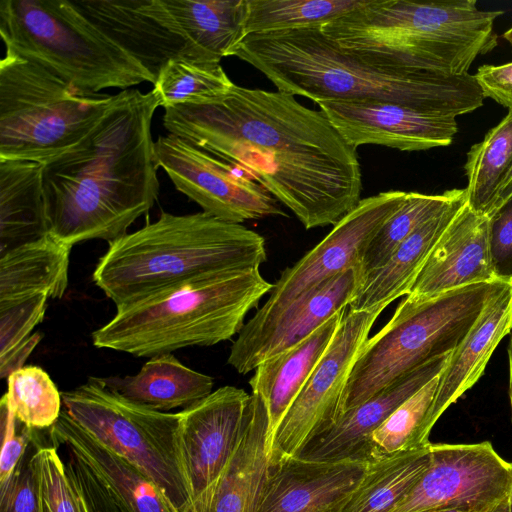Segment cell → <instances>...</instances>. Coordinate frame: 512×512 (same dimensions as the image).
Returning <instances> with one entry per match:
<instances>
[{"mask_svg": "<svg viewBox=\"0 0 512 512\" xmlns=\"http://www.w3.org/2000/svg\"><path fill=\"white\" fill-rule=\"evenodd\" d=\"M269 417L263 399L250 394L238 444L216 482L188 512H258L269 477Z\"/></svg>", "mask_w": 512, "mask_h": 512, "instance_id": "44dd1931", "label": "cell"}, {"mask_svg": "<svg viewBox=\"0 0 512 512\" xmlns=\"http://www.w3.org/2000/svg\"><path fill=\"white\" fill-rule=\"evenodd\" d=\"M512 332V282L485 307L438 376L435 410L441 416L483 375L500 341Z\"/></svg>", "mask_w": 512, "mask_h": 512, "instance_id": "4316f807", "label": "cell"}, {"mask_svg": "<svg viewBox=\"0 0 512 512\" xmlns=\"http://www.w3.org/2000/svg\"><path fill=\"white\" fill-rule=\"evenodd\" d=\"M249 397L243 389L223 386L180 411L177 458L190 505L216 482L233 454Z\"/></svg>", "mask_w": 512, "mask_h": 512, "instance_id": "9a60e30c", "label": "cell"}, {"mask_svg": "<svg viewBox=\"0 0 512 512\" xmlns=\"http://www.w3.org/2000/svg\"><path fill=\"white\" fill-rule=\"evenodd\" d=\"M502 37L512 45V27L504 32Z\"/></svg>", "mask_w": 512, "mask_h": 512, "instance_id": "681fc988", "label": "cell"}, {"mask_svg": "<svg viewBox=\"0 0 512 512\" xmlns=\"http://www.w3.org/2000/svg\"><path fill=\"white\" fill-rule=\"evenodd\" d=\"M49 436L54 446L69 448L85 462L122 512H177L155 482L92 438L64 409Z\"/></svg>", "mask_w": 512, "mask_h": 512, "instance_id": "603a6c76", "label": "cell"}, {"mask_svg": "<svg viewBox=\"0 0 512 512\" xmlns=\"http://www.w3.org/2000/svg\"><path fill=\"white\" fill-rule=\"evenodd\" d=\"M346 310L335 313L301 342L255 368L249 385L267 408L268 450L278 425L329 347Z\"/></svg>", "mask_w": 512, "mask_h": 512, "instance_id": "484cf974", "label": "cell"}, {"mask_svg": "<svg viewBox=\"0 0 512 512\" xmlns=\"http://www.w3.org/2000/svg\"><path fill=\"white\" fill-rule=\"evenodd\" d=\"M488 236L496 276L512 281V197L488 218Z\"/></svg>", "mask_w": 512, "mask_h": 512, "instance_id": "60d3db41", "label": "cell"}, {"mask_svg": "<svg viewBox=\"0 0 512 512\" xmlns=\"http://www.w3.org/2000/svg\"><path fill=\"white\" fill-rule=\"evenodd\" d=\"M72 247L48 234L0 254V307L37 295L61 298Z\"/></svg>", "mask_w": 512, "mask_h": 512, "instance_id": "83f0119b", "label": "cell"}, {"mask_svg": "<svg viewBox=\"0 0 512 512\" xmlns=\"http://www.w3.org/2000/svg\"><path fill=\"white\" fill-rule=\"evenodd\" d=\"M87 95L5 50L0 61V159L46 163L82 140L116 101Z\"/></svg>", "mask_w": 512, "mask_h": 512, "instance_id": "9c48e42d", "label": "cell"}, {"mask_svg": "<svg viewBox=\"0 0 512 512\" xmlns=\"http://www.w3.org/2000/svg\"><path fill=\"white\" fill-rule=\"evenodd\" d=\"M509 503V501H508ZM508 503H506L501 508L493 511V512H508ZM431 512H473V511H467V510H459V509H444V510H436Z\"/></svg>", "mask_w": 512, "mask_h": 512, "instance_id": "c3c4849f", "label": "cell"}, {"mask_svg": "<svg viewBox=\"0 0 512 512\" xmlns=\"http://www.w3.org/2000/svg\"><path fill=\"white\" fill-rule=\"evenodd\" d=\"M73 3L155 78L172 59L206 61L158 20L150 9L149 0H82Z\"/></svg>", "mask_w": 512, "mask_h": 512, "instance_id": "7402d4cb", "label": "cell"}, {"mask_svg": "<svg viewBox=\"0 0 512 512\" xmlns=\"http://www.w3.org/2000/svg\"><path fill=\"white\" fill-rule=\"evenodd\" d=\"M466 203V189H456L443 208L402 242L382 266L363 278L349 309L386 308L399 297L408 295L435 245Z\"/></svg>", "mask_w": 512, "mask_h": 512, "instance_id": "cb8c5ba5", "label": "cell"}, {"mask_svg": "<svg viewBox=\"0 0 512 512\" xmlns=\"http://www.w3.org/2000/svg\"><path fill=\"white\" fill-rule=\"evenodd\" d=\"M429 454L428 468L391 512H493L508 503L512 463L490 442L430 443Z\"/></svg>", "mask_w": 512, "mask_h": 512, "instance_id": "4fadbf2b", "label": "cell"}, {"mask_svg": "<svg viewBox=\"0 0 512 512\" xmlns=\"http://www.w3.org/2000/svg\"><path fill=\"white\" fill-rule=\"evenodd\" d=\"M48 299L47 295H37L0 307V355L32 335L44 318Z\"/></svg>", "mask_w": 512, "mask_h": 512, "instance_id": "f35d334b", "label": "cell"}, {"mask_svg": "<svg viewBox=\"0 0 512 512\" xmlns=\"http://www.w3.org/2000/svg\"><path fill=\"white\" fill-rule=\"evenodd\" d=\"M503 14L479 9L476 0H366L320 28L348 49L408 67L462 75L477 56L497 46L494 22Z\"/></svg>", "mask_w": 512, "mask_h": 512, "instance_id": "5b68a950", "label": "cell"}, {"mask_svg": "<svg viewBox=\"0 0 512 512\" xmlns=\"http://www.w3.org/2000/svg\"><path fill=\"white\" fill-rule=\"evenodd\" d=\"M438 376L401 404L374 431L373 461L422 449L430 443L429 434L440 418L434 406Z\"/></svg>", "mask_w": 512, "mask_h": 512, "instance_id": "d6a6232c", "label": "cell"}, {"mask_svg": "<svg viewBox=\"0 0 512 512\" xmlns=\"http://www.w3.org/2000/svg\"><path fill=\"white\" fill-rule=\"evenodd\" d=\"M512 167V112L471 146L464 165L467 204L489 218L497 193Z\"/></svg>", "mask_w": 512, "mask_h": 512, "instance_id": "1f68e13d", "label": "cell"}, {"mask_svg": "<svg viewBox=\"0 0 512 512\" xmlns=\"http://www.w3.org/2000/svg\"><path fill=\"white\" fill-rule=\"evenodd\" d=\"M5 50L33 61L78 91L127 90L156 78L67 0H2Z\"/></svg>", "mask_w": 512, "mask_h": 512, "instance_id": "52a82bcc", "label": "cell"}, {"mask_svg": "<svg viewBox=\"0 0 512 512\" xmlns=\"http://www.w3.org/2000/svg\"><path fill=\"white\" fill-rule=\"evenodd\" d=\"M272 288L259 269L188 283L117 308L114 317L92 333V342L98 348L149 358L212 346L239 334L246 315Z\"/></svg>", "mask_w": 512, "mask_h": 512, "instance_id": "8992f818", "label": "cell"}, {"mask_svg": "<svg viewBox=\"0 0 512 512\" xmlns=\"http://www.w3.org/2000/svg\"><path fill=\"white\" fill-rule=\"evenodd\" d=\"M508 512H512V490H511V494L509 497Z\"/></svg>", "mask_w": 512, "mask_h": 512, "instance_id": "f907efd6", "label": "cell"}, {"mask_svg": "<svg viewBox=\"0 0 512 512\" xmlns=\"http://www.w3.org/2000/svg\"><path fill=\"white\" fill-rule=\"evenodd\" d=\"M42 170L39 162L0 159V254L51 234Z\"/></svg>", "mask_w": 512, "mask_h": 512, "instance_id": "f1b7e54d", "label": "cell"}, {"mask_svg": "<svg viewBox=\"0 0 512 512\" xmlns=\"http://www.w3.org/2000/svg\"><path fill=\"white\" fill-rule=\"evenodd\" d=\"M158 107L153 90H123L82 140L43 164L53 236L71 246L111 243L153 207L159 166L151 127Z\"/></svg>", "mask_w": 512, "mask_h": 512, "instance_id": "7a4b0ae2", "label": "cell"}, {"mask_svg": "<svg viewBox=\"0 0 512 512\" xmlns=\"http://www.w3.org/2000/svg\"><path fill=\"white\" fill-rule=\"evenodd\" d=\"M164 111L169 134L241 169L306 229L337 224L361 200L357 148L294 95L234 84L218 99Z\"/></svg>", "mask_w": 512, "mask_h": 512, "instance_id": "6da1fadb", "label": "cell"}, {"mask_svg": "<svg viewBox=\"0 0 512 512\" xmlns=\"http://www.w3.org/2000/svg\"><path fill=\"white\" fill-rule=\"evenodd\" d=\"M362 281L363 273L357 265L322 283L256 335L246 340L236 339L228 364L238 373L247 374L264 360L301 342L335 313L347 309Z\"/></svg>", "mask_w": 512, "mask_h": 512, "instance_id": "ac0fdd59", "label": "cell"}, {"mask_svg": "<svg viewBox=\"0 0 512 512\" xmlns=\"http://www.w3.org/2000/svg\"><path fill=\"white\" fill-rule=\"evenodd\" d=\"M316 104L355 148L372 144L401 151H421L449 146L458 132L455 117L398 103L325 100Z\"/></svg>", "mask_w": 512, "mask_h": 512, "instance_id": "2e32d148", "label": "cell"}, {"mask_svg": "<svg viewBox=\"0 0 512 512\" xmlns=\"http://www.w3.org/2000/svg\"><path fill=\"white\" fill-rule=\"evenodd\" d=\"M488 218L466 203L445 230L417 276L407 298L431 299L465 286L494 282Z\"/></svg>", "mask_w": 512, "mask_h": 512, "instance_id": "d6986e66", "label": "cell"}, {"mask_svg": "<svg viewBox=\"0 0 512 512\" xmlns=\"http://www.w3.org/2000/svg\"><path fill=\"white\" fill-rule=\"evenodd\" d=\"M511 282L469 285L422 301L406 297L360 351L342 396L340 415L404 374L452 353L487 304Z\"/></svg>", "mask_w": 512, "mask_h": 512, "instance_id": "ba28073f", "label": "cell"}, {"mask_svg": "<svg viewBox=\"0 0 512 512\" xmlns=\"http://www.w3.org/2000/svg\"><path fill=\"white\" fill-rule=\"evenodd\" d=\"M61 396L64 410L84 431L155 482L177 512L189 511L176 448L180 412L136 404L99 377H89Z\"/></svg>", "mask_w": 512, "mask_h": 512, "instance_id": "30bf717a", "label": "cell"}, {"mask_svg": "<svg viewBox=\"0 0 512 512\" xmlns=\"http://www.w3.org/2000/svg\"><path fill=\"white\" fill-rule=\"evenodd\" d=\"M126 399L152 410L186 409L213 392V378L180 362L172 353L151 357L133 376L103 378Z\"/></svg>", "mask_w": 512, "mask_h": 512, "instance_id": "f546056e", "label": "cell"}, {"mask_svg": "<svg viewBox=\"0 0 512 512\" xmlns=\"http://www.w3.org/2000/svg\"><path fill=\"white\" fill-rule=\"evenodd\" d=\"M152 13L206 61L233 56L246 37L247 0H149Z\"/></svg>", "mask_w": 512, "mask_h": 512, "instance_id": "d4e9b609", "label": "cell"}, {"mask_svg": "<svg viewBox=\"0 0 512 512\" xmlns=\"http://www.w3.org/2000/svg\"><path fill=\"white\" fill-rule=\"evenodd\" d=\"M34 462L39 512H79L75 493L57 448L38 447Z\"/></svg>", "mask_w": 512, "mask_h": 512, "instance_id": "74e56055", "label": "cell"}, {"mask_svg": "<svg viewBox=\"0 0 512 512\" xmlns=\"http://www.w3.org/2000/svg\"><path fill=\"white\" fill-rule=\"evenodd\" d=\"M69 480L71 482L73 491L75 493V497H76V500H77L79 512H87V508H86V504H85L84 498H83V496H82L78 486L76 485V483L70 477H69Z\"/></svg>", "mask_w": 512, "mask_h": 512, "instance_id": "7dc6e473", "label": "cell"}, {"mask_svg": "<svg viewBox=\"0 0 512 512\" xmlns=\"http://www.w3.org/2000/svg\"><path fill=\"white\" fill-rule=\"evenodd\" d=\"M0 512H39L37 477L32 456H24L0 483Z\"/></svg>", "mask_w": 512, "mask_h": 512, "instance_id": "ab89813d", "label": "cell"}, {"mask_svg": "<svg viewBox=\"0 0 512 512\" xmlns=\"http://www.w3.org/2000/svg\"><path fill=\"white\" fill-rule=\"evenodd\" d=\"M369 463L317 462L296 456L269 465L258 512H340Z\"/></svg>", "mask_w": 512, "mask_h": 512, "instance_id": "ffe728a7", "label": "cell"}, {"mask_svg": "<svg viewBox=\"0 0 512 512\" xmlns=\"http://www.w3.org/2000/svg\"><path fill=\"white\" fill-rule=\"evenodd\" d=\"M452 353L404 374L362 404L344 412L311 439L296 457L317 462H372L374 431L407 399L437 377Z\"/></svg>", "mask_w": 512, "mask_h": 512, "instance_id": "e0dca14e", "label": "cell"}, {"mask_svg": "<svg viewBox=\"0 0 512 512\" xmlns=\"http://www.w3.org/2000/svg\"><path fill=\"white\" fill-rule=\"evenodd\" d=\"M41 336L39 333H33L30 337L0 355V375L1 378H8V376L22 368L29 355L32 353L36 345L40 342Z\"/></svg>", "mask_w": 512, "mask_h": 512, "instance_id": "ee69618b", "label": "cell"}, {"mask_svg": "<svg viewBox=\"0 0 512 512\" xmlns=\"http://www.w3.org/2000/svg\"><path fill=\"white\" fill-rule=\"evenodd\" d=\"M155 154L175 188L213 217L241 224L287 216L278 201L241 169L183 138L173 134L158 137Z\"/></svg>", "mask_w": 512, "mask_h": 512, "instance_id": "5bb4252c", "label": "cell"}, {"mask_svg": "<svg viewBox=\"0 0 512 512\" xmlns=\"http://www.w3.org/2000/svg\"><path fill=\"white\" fill-rule=\"evenodd\" d=\"M407 193L392 190L360 200L323 240L281 273L268 299L244 324L236 339L251 338L322 283L360 265L365 247L401 207Z\"/></svg>", "mask_w": 512, "mask_h": 512, "instance_id": "8fae6325", "label": "cell"}, {"mask_svg": "<svg viewBox=\"0 0 512 512\" xmlns=\"http://www.w3.org/2000/svg\"><path fill=\"white\" fill-rule=\"evenodd\" d=\"M429 444L370 462L340 512H391L428 468Z\"/></svg>", "mask_w": 512, "mask_h": 512, "instance_id": "4dcf8cb0", "label": "cell"}, {"mask_svg": "<svg viewBox=\"0 0 512 512\" xmlns=\"http://www.w3.org/2000/svg\"><path fill=\"white\" fill-rule=\"evenodd\" d=\"M384 309L345 313L329 347L278 425L268 450L269 465L296 456L339 418L354 363Z\"/></svg>", "mask_w": 512, "mask_h": 512, "instance_id": "7c38bea8", "label": "cell"}, {"mask_svg": "<svg viewBox=\"0 0 512 512\" xmlns=\"http://www.w3.org/2000/svg\"><path fill=\"white\" fill-rule=\"evenodd\" d=\"M7 392L1 398L16 419L34 430L51 428L62 412V396L46 371L23 366L7 378Z\"/></svg>", "mask_w": 512, "mask_h": 512, "instance_id": "8d00e7d4", "label": "cell"}, {"mask_svg": "<svg viewBox=\"0 0 512 512\" xmlns=\"http://www.w3.org/2000/svg\"><path fill=\"white\" fill-rule=\"evenodd\" d=\"M266 260L264 238L242 224L203 211H163L155 222L109 243L92 279L121 308L188 283L259 269Z\"/></svg>", "mask_w": 512, "mask_h": 512, "instance_id": "277c9868", "label": "cell"}, {"mask_svg": "<svg viewBox=\"0 0 512 512\" xmlns=\"http://www.w3.org/2000/svg\"><path fill=\"white\" fill-rule=\"evenodd\" d=\"M233 85L219 62L177 58L161 69L153 84V92L159 106L165 109L177 104L218 99Z\"/></svg>", "mask_w": 512, "mask_h": 512, "instance_id": "e575fe53", "label": "cell"}, {"mask_svg": "<svg viewBox=\"0 0 512 512\" xmlns=\"http://www.w3.org/2000/svg\"><path fill=\"white\" fill-rule=\"evenodd\" d=\"M233 56L259 70L277 90L315 103L392 102L456 118L480 108L484 101L474 75L408 67L348 49L320 27L247 35Z\"/></svg>", "mask_w": 512, "mask_h": 512, "instance_id": "3957f363", "label": "cell"}, {"mask_svg": "<svg viewBox=\"0 0 512 512\" xmlns=\"http://www.w3.org/2000/svg\"><path fill=\"white\" fill-rule=\"evenodd\" d=\"M510 197H512V167L505 177L494 203L493 213L499 209ZM492 213V214H493Z\"/></svg>", "mask_w": 512, "mask_h": 512, "instance_id": "f6af8a7d", "label": "cell"}, {"mask_svg": "<svg viewBox=\"0 0 512 512\" xmlns=\"http://www.w3.org/2000/svg\"><path fill=\"white\" fill-rule=\"evenodd\" d=\"M508 361H509V399H510V407H511V416H512V332L508 345Z\"/></svg>", "mask_w": 512, "mask_h": 512, "instance_id": "bcb514c9", "label": "cell"}, {"mask_svg": "<svg viewBox=\"0 0 512 512\" xmlns=\"http://www.w3.org/2000/svg\"><path fill=\"white\" fill-rule=\"evenodd\" d=\"M366 0H247L246 36L321 27L352 12Z\"/></svg>", "mask_w": 512, "mask_h": 512, "instance_id": "836d02e7", "label": "cell"}, {"mask_svg": "<svg viewBox=\"0 0 512 512\" xmlns=\"http://www.w3.org/2000/svg\"><path fill=\"white\" fill-rule=\"evenodd\" d=\"M474 77L484 98H491L512 112V62L482 65Z\"/></svg>", "mask_w": 512, "mask_h": 512, "instance_id": "7bdbcfd3", "label": "cell"}, {"mask_svg": "<svg viewBox=\"0 0 512 512\" xmlns=\"http://www.w3.org/2000/svg\"><path fill=\"white\" fill-rule=\"evenodd\" d=\"M2 448L0 455V483L5 482L25 456L28 444L34 440L35 431L22 424L17 433L18 420L4 401H0Z\"/></svg>", "mask_w": 512, "mask_h": 512, "instance_id": "b9f144b4", "label": "cell"}, {"mask_svg": "<svg viewBox=\"0 0 512 512\" xmlns=\"http://www.w3.org/2000/svg\"><path fill=\"white\" fill-rule=\"evenodd\" d=\"M455 191L451 189L434 195L408 192L401 207L365 247L360 261L363 278L382 266L402 242L452 199Z\"/></svg>", "mask_w": 512, "mask_h": 512, "instance_id": "d590c367", "label": "cell"}]
</instances>
